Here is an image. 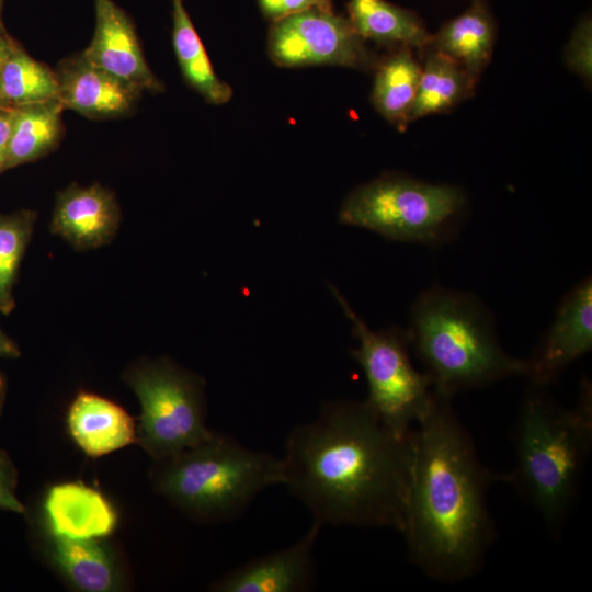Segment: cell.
Listing matches in <instances>:
<instances>
[{"label":"cell","instance_id":"obj_1","mask_svg":"<svg viewBox=\"0 0 592 592\" xmlns=\"http://www.w3.org/2000/svg\"><path fill=\"white\" fill-rule=\"evenodd\" d=\"M413 458L414 429L395 432L365 401H329L289 432L283 483L321 525L401 533Z\"/></svg>","mask_w":592,"mask_h":592},{"label":"cell","instance_id":"obj_2","mask_svg":"<svg viewBox=\"0 0 592 592\" xmlns=\"http://www.w3.org/2000/svg\"><path fill=\"white\" fill-rule=\"evenodd\" d=\"M497 481L508 475L482 464L452 399L436 394L414 426L401 531L410 561L426 577L456 583L480 571L496 537L487 493Z\"/></svg>","mask_w":592,"mask_h":592},{"label":"cell","instance_id":"obj_3","mask_svg":"<svg viewBox=\"0 0 592 592\" xmlns=\"http://www.w3.org/2000/svg\"><path fill=\"white\" fill-rule=\"evenodd\" d=\"M514 468L508 475L554 535L576 502L592 446V387L583 378L578 405L568 409L547 387L530 385L513 430Z\"/></svg>","mask_w":592,"mask_h":592},{"label":"cell","instance_id":"obj_4","mask_svg":"<svg viewBox=\"0 0 592 592\" xmlns=\"http://www.w3.org/2000/svg\"><path fill=\"white\" fill-rule=\"evenodd\" d=\"M406 331L440 396L452 399L524 375L525 360L505 352L491 311L470 292L439 284L423 289L411 305Z\"/></svg>","mask_w":592,"mask_h":592},{"label":"cell","instance_id":"obj_5","mask_svg":"<svg viewBox=\"0 0 592 592\" xmlns=\"http://www.w3.org/2000/svg\"><path fill=\"white\" fill-rule=\"evenodd\" d=\"M156 491L205 522L235 517L265 488L283 483L282 458L214 432L206 441L155 460Z\"/></svg>","mask_w":592,"mask_h":592},{"label":"cell","instance_id":"obj_6","mask_svg":"<svg viewBox=\"0 0 592 592\" xmlns=\"http://www.w3.org/2000/svg\"><path fill=\"white\" fill-rule=\"evenodd\" d=\"M467 202L459 186L388 172L351 191L339 221L391 241L441 247L458 237Z\"/></svg>","mask_w":592,"mask_h":592},{"label":"cell","instance_id":"obj_7","mask_svg":"<svg viewBox=\"0 0 592 592\" xmlns=\"http://www.w3.org/2000/svg\"><path fill=\"white\" fill-rule=\"evenodd\" d=\"M126 384L137 396L138 443L153 460L208 440L204 379L168 357L141 360L126 368Z\"/></svg>","mask_w":592,"mask_h":592},{"label":"cell","instance_id":"obj_8","mask_svg":"<svg viewBox=\"0 0 592 592\" xmlns=\"http://www.w3.org/2000/svg\"><path fill=\"white\" fill-rule=\"evenodd\" d=\"M330 289L358 340L351 355L366 377L365 403L389 429L401 434L411 432L431 408L436 394L431 378L412 364L406 329L372 330L333 286Z\"/></svg>","mask_w":592,"mask_h":592},{"label":"cell","instance_id":"obj_9","mask_svg":"<svg viewBox=\"0 0 592 592\" xmlns=\"http://www.w3.org/2000/svg\"><path fill=\"white\" fill-rule=\"evenodd\" d=\"M271 60L280 67L340 66L375 69L379 58L348 18L310 9L274 21L267 37Z\"/></svg>","mask_w":592,"mask_h":592},{"label":"cell","instance_id":"obj_10","mask_svg":"<svg viewBox=\"0 0 592 592\" xmlns=\"http://www.w3.org/2000/svg\"><path fill=\"white\" fill-rule=\"evenodd\" d=\"M592 350V280L576 283L561 298L554 319L525 360L530 384L549 387Z\"/></svg>","mask_w":592,"mask_h":592},{"label":"cell","instance_id":"obj_11","mask_svg":"<svg viewBox=\"0 0 592 592\" xmlns=\"http://www.w3.org/2000/svg\"><path fill=\"white\" fill-rule=\"evenodd\" d=\"M95 29L90 44L81 52L96 67L140 93L163 91L162 82L145 60L127 13L114 0H93Z\"/></svg>","mask_w":592,"mask_h":592},{"label":"cell","instance_id":"obj_12","mask_svg":"<svg viewBox=\"0 0 592 592\" xmlns=\"http://www.w3.org/2000/svg\"><path fill=\"white\" fill-rule=\"evenodd\" d=\"M322 525L314 521L295 544L255 558L210 584L216 592H299L312 584L314 546Z\"/></svg>","mask_w":592,"mask_h":592},{"label":"cell","instance_id":"obj_13","mask_svg":"<svg viewBox=\"0 0 592 592\" xmlns=\"http://www.w3.org/2000/svg\"><path fill=\"white\" fill-rule=\"evenodd\" d=\"M54 72L64 109L76 111L91 119L126 115L141 94L91 64L82 53L60 60Z\"/></svg>","mask_w":592,"mask_h":592},{"label":"cell","instance_id":"obj_14","mask_svg":"<svg viewBox=\"0 0 592 592\" xmlns=\"http://www.w3.org/2000/svg\"><path fill=\"white\" fill-rule=\"evenodd\" d=\"M39 530L58 537L101 539L117 526V512L99 490L79 481L53 485L45 492Z\"/></svg>","mask_w":592,"mask_h":592},{"label":"cell","instance_id":"obj_15","mask_svg":"<svg viewBox=\"0 0 592 592\" xmlns=\"http://www.w3.org/2000/svg\"><path fill=\"white\" fill-rule=\"evenodd\" d=\"M119 220V206L111 191L98 183H72L57 194L50 231L77 250H89L111 242Z\"/></svg>","mask_w":592,"mask_h":592},{"label":"cell","instance_id":"obj_16","mask_svg":"<svg viewBox=\"0 0 592 592\" xmlns=\"http://www.w3.org/2000/svg\"><path fill=\"white\" fill-rule=\"evenodd\" d=\"M39 535L49 563L73 589L112 592L126 585L117 554L100 539L58 537L42 530Z\"/></svg>","mask_w":592,"mask_h":592},{"label":"cell","instance_id":"obj_17","mask_svg":"<svg viewBox=\"0 0 592 592\" xmlns=\"http://www.w3.org/2000/svg\"><path fill=\"white\" fill-rule=\"evenodd\" d=\"M66 423L76 445L90 457H101L136 443L137 423L119 405L81 391L70 403Z\"/></svg>","mask_w":592,"mask_h":592},{"label":"cell","instance_id":"obj_18","mask_svg":"<svg viewBox=\"0 0 592 592\" xmlns=\"http://www.w3.org/2000/svg\"><path fill=\"white\" fill-rule=\"evenodd\" d=\"M497 26L487 0H471L459 15L446 21L431 34L425 47L434 49L479 79L491 61Z\"/></svg>","mask_w":592,"mask_h":592},{"label":"cell","instance_id":"obj_19","mask_svg":"<svg viewBox=\"0 0 592 592\" xmlns=\"http://www.w3.org/2000/svg\"><path fill=\"white\" fill-rule=\"evenodd\" d=\"M348 20L364 39L422 50L431 34L417 13L386 0H349Z\"/></svg>","mask_w":592,"mask_h":592},{"label":"cell","instance_id":"obj_20","mask_svg":"<svg viewBox=\"0 0 592 592\" xmlns=\"http://www.w3.org/2000/svg\"><path fill=\"white\" fill-rule=\"evenodd\" d=\"M421 76V64L410 47H397L379 58L371 100L375 110L399 130L411 123Z\"/></svg>","mask_w":592,"mask_h":592},{"label":"cell","instance_id":"obj_21","mask_svg":"<svg viewBox=\"0 0 592 592\" xmlns=\"http://www.w3.org/2000/svg\"><path fill=\"white\" fill-rule=\"evenodd\" d=\"M421 76L411 122L431 114L446 113L473 96L478 80L449 57L424 47Z\"/></svg>","mask_w":592,"mask_h":592},{"label":"cell","instance_id":"obj_22","mask_svg":"<svg viewBox=\"0 0 592 592\" xmlns=\"http://www.w3.org/2000/svg\"><path fill=\"white\" fill-rule=\"evenodd\" d=\"M14 107L11 137L3 171L50 152L62 135V104L58 100Z\"/></svg>","mask_w":592,"mask_h":592},{"label":"cell","instance_id":"obj_23","mask_svg":"<svg viewBox=\"0 0 592 592\" xmlns=\"http://www.w3.org/2000/svg\"><path fill=\"white\" fill-rule=\"evenodd\" d=\"M171 3L172 43L183 78L208 103H227L232 96V89L214 71L183 0H171Z\"/></svg>","mask_w":592,"mask_h":592},{"label":"cell","instance_id":"obj_24","mask_svg":"<svg viewBox=\"0 0 592 592\" xmlns=\"http://www.w3.org/2000/svg\"><path fill=\"white\" fill-rule=\"evenodd\" d=\"M0 94L7 107L59 101L54 70L35 60L15 43L0 73Z\"/></svg>","mask_w":592,"mask_h":592},{"label":"cell","instance_id":"obj_25","mask_svg":"<svg viewBox=\"0 0 592 592\" xmlns=\"http://www.w3.org/2000/svg\"><path fill=\"white\" fill-rule=\"evenodd\" d=\"M36 212L20 209L0 214V312L9 315L15 307L13 289L19 269L32 238Z\"/></svg>","mask_w":592,"mask_h":592},{"label":"cell","instance_id":"obj_26","mask_svg":"<svg viewBox=\"0 0 592 592\" xmlns=\"http://www.w3.org/2000/svg\"><path fill=\"white\" fill-rule=\"evenodd\" d=\"M567 66L583 78L591 81L592 75V23L589 15H584L574 27L565 50Z\"/></svg>","mask_w":592,"mask_h":592},{"label":"cell","instance_id":"obj_27","mask_svg":"<svg viewBox=\"0 0 592 592\" xmlns=\"http://www.w3.org/2000/svg\"><path fill=\"white\" fill-rule=\"evenodd\" d=\"M18 470L7 454L0 449V510L25 514L26 509L16 497Z\"/></svg>","mask_w":592,"mask_h":592},{"label":"cell","instance_id":"obj_28","mask_svg":"<svg viewBox=\"0 0 592 592\" xmlns=\"http://www.w3.org/2000/svg\"><path fill=\"white\" fill-rule=\"evenodd\" d=\"M262 13L272 22L310 10H332V0H258Z\"/></svg>","mask_w":592,"mask_h":592},{"label":"cell","instance_id":"obj_29","mask_svg":"<svg viewBox=\"0 0 592 592\" xmlns=\"http://www.w3.org/2000/svg\"><path fill=\"white\" fill-rule=\"evenodd\" d=\"M14 117V107H0V173L3 172L12 124Z\"/></svg>","mask_w":592,"mask_h":592},{"label":"cell","instance_id":"obj_30","mask_svg":"<svg viewBox=\"0 0 592 592\" xmlns=\"http://www.w3.org/2000/svg\"><path fill=\"white\" fill-rule=\"evenodd\" d=\"M20 356V348L0 327V357L18 358Z\"/></svg>","mask_w":592,"mask_h":592},{"label":"cell","instance_id":"obj_31","mask_svg":"<svg viewBox=\"0 0 592 592\" xmlns=\"http://www.w3.org/2000/svg\"><path fill=\"white\" fill-rule=\"evenodd\" d=\"M13 45L14 42L7 36L3 25H0V73ZM0 107H7L2 101L1 94Z\"/></svg>","mask_w":592,"mask_h":592},{"label":"cell","instance_id":"obj_32","mask_svg":"<svg viewBox=\"0 0 592 592\" xmlns=\"http://www.w3.org/2000/svg\"><path fill=\"white\" fill-rule=\"evenodd\" d=\"M5 396H7V378L4 374L0 371V415L4 407Z\"/></svg>","mask_w":592,"mask_h":592},{"label":"cell","instance_id":"obj_33","mask_svg":"<svg viewBox=\"0 0 592 592\" xmlns=\"http://www.w3.org/2000/svg\"><path fill=\"white\" fill-rule=\"evenodd\" d=\"M2 3H3V0H0V25H2V22H1Z\"/></svg>","mask_w":592,"mask_h":592}]
</instances>
